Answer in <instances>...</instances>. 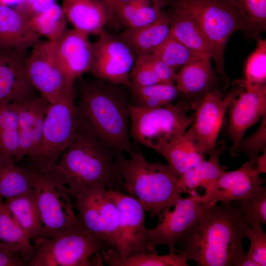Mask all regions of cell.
Wrapping results in <instances>:
<instances>
[{
	"label": "cell",
	"instance_id": "6da1fadb",
	"mask_svg": "<svg viewBox=\"0 0 266 266\" xmlns=\"http://www.w3.org/2000/svg\"><path fill=\"white\" fill-rule=\"evenodd\" d=\"M217 203L180 237L177 242L183 247L180 252L198 266H239L246 253L243 241L250 226L231 203Z\"/></svg>",
	"mask_w": 266,
	"mask_h": 266
},
{
	"label": "cell",
	"instance_id": "7a4b0ae2",
	"mask_svg": "<svg viewBox=\"0 0 266 266\" xmlns=\"http://www.w3.org/2000/svg\"><path fill=\"white\" fill-rule=\"evenodd\" d=\"M78 79V119L103 144L116 153L138 149L129 133L130 95L124 86L96 78Z\"/></svg>",
	"mask_w": 266,
	"mask_h": 266
},
{
	"label": "cell",
	"instance_id": "3957f363",
	"mask_svg": "<svg viewBox=\"0 0 266 266\" xmlns=\"http://www.w3.org/2000/svg\"><path fill=\"white\" fill-rule=\"evenodd\" d=\"M116 154L79 121L72 142L53 168L72 197L98 186L125 193L116 169Z\"/></svg>",
	"mask_w": 266,
	"mask_h": 266
},
{
	"label": "cell",
	"instance_id": "277c9868",
	"mask_svg": "<svg viewBox=\"0 0 266 266\" xmlns=\"http://www.w3.org/2000/svg\"><path fill=\"white\" fill-rule=\"evenodd\" d=\"M129 154V159L122 152L115 155L125 193L134 198L151 218L173 206L182 193L177 186L178 178L168 166L148 161L139 149Z\"/></svg>",
	"mask_w": 266,
	"mask_h": 266
},
{
	"label": "cell",
	"instance_id": "5b68a950",
	"mask_svg": "<svg viewBox=\"0 0 266 266\" xmlns=\"http://www.w3.org/2000/svg\"><path fill=\"white\" fill-rule=\"evenodd\" d=\"M164 6L181 12L197 24L214 52L215 72L225 89L230 85L224 66L227 43L236 31L242 32V18L234 0H163Z\"/></svg>",
	"mask_w": 266,
	"mask_h": 266
},
{
	"label": "cell",
	"instance_id": "8992f818",
	"mask_svg": "<svg viewBox=\"0 0 266 266\" xmlns=\"http://www.w3.org/2000/svg\"><path fill=\"white\" fill-rule=\"evenodd\" d=\"M34 242L35 252L28 262L29 266H102V252L110 248L80 225L56 237H39Z\"/></svg>",
	"mask_w": 266,
	"mask_h": 266
},
{
	"label": "cell",
	"instance_id": "52a82bcc",
	"mask_svg": "<svg viewBox=\"0 0 266 266\" xmlns=\"http://www.w3.org/2000/svg\"><path fill=\"white\" fill-rule=\"evenodd\" d=\"M75 88L50 103L44 120L40 143L27 168L39 174L50 170L72 142L78 125Z\"/></svg>",
	"mask_w": 266,
	"mask_h": 266
},
{
	"label": "cell",
	"instance_id": "ba28073f",
	"mask_svg": "<svg viewBox=\"0 0 266 266\" xmlns=\"http://www.w3.org/2000/svg\"><path fill=\"white\" fill-rule=\"evenodd\" d=\"M189 105L182 100L154 108L130 105V137L158 152L164 145L184 133L193 122Z\"/></svg>",
	"mask_w": 266,
	"mask_h": 266
},
{
	"label": "cell",
	"instance_id": "9c48e42d",
	"mask_svg": "<svg viewBox=\"0 0 266 266\" xmlns=\"http://www.w3.org/2000/svg\"><path fill=\"white\" fill-rule=\"evenodd\" d=\"M34 174V190L41 221L40 237L53 238L79 225L68 189L59 174L53 168Z\"/></svg>",
	"mask_w": 266,
	"mask_h": 266
},
{
	"label": "cell",
	"instance_id": "30bf717a",
	"mask_svg": "<svg viewBox=\"0 0 266 266\" xmlns=\"http://www.w3.org/2000/svg\"><path fill=\"white\" fill-rule=\"evenodd\" d=\"M80 226L95 237L117 251L119 213L106 188H88L73 196Z\"/></svg>",
	"mask_w": 266,
	"mask_h": 266
},
{
	"label": "cell",
	"instance_id": "8fae6325",
	"mask_svg": "<svg viewBox=\"0 0 266 266\" xmlns=\"http://www.w3.org/2000/svg\"><path fill=\"white\" fill-rule=\"evenodd\" d=\"M137 56L118 34L102 32L92 43L89 73L106 82L127 87Z\"/></svg>",
	"mask_w": 266,
	"mask_h": 266
},
{
	"label": "cell",
	"instance_id": "7c38bea8",
	"mask_svg": "<svg viewBox=\"0 0 266 266\" xmlns=\"http://www.w3.org/2000/svg\"><path fill=\"white\" fill-rule=\"evenodd\" d=\"M26 70L33 86L51 104L74 88V81L66 75L56 61L54 42L41 40L31 48Z\"/></svg>",
	"mask_w": 266,
	"mask_h": 266
},
{
	"label": "cell",
	"instance_id": "4fadbf2b",
	"mask_svg": "<svg viewBox=\"0 0 266 266\" xmlns=\"http://www.w3.org/2000/svg\"><path fill=\"white\" fill-rule=\"evenodd\" d=\"M216 203L207 201L202 195L196 194L181 198L171 210L167 208L158 216L157 226L146 229L148 239L154 245H166L169 252H179L175 245L184 233L211 205Z\"/></svg>",
	"mask_w": 266,
	"mask_h": 266
},
{
	"label": "cell",
	"instance_id": "5bb4252c",
	"mask_svg": "<svg viewBox=\"0 0 266 266\" xmlns=\"http://www.w3.org/2000/svg\"><path fill=\"white\" fill-rule=\"evenodd\" d=\"M107 190L119 213V238L117 253L126 257L157 252L155 245L147 237V229L144 224L145 211L140 203L125 193Z\"/></svg>",
	"mask_w": 266,
	"mask_h": 266
},
{
	"label": "cell",
	"instance_id": "9a60e30c",
	"mask_svg": "<svg viewBox=\"0 0 266 266\" xmlns=\"http://www.w3.org/2000/svg\"><path fill=\"white\" fill-rule=\"evenodd\" d=\"M240 90H232L223 97L220 89H213L207 93L193 108L194 119L190 128L198 146L206 154H210L215 149L224 117Z\"/></svg>",
	"mask_w": 266,
	"mask_h": 266
},
{
	"label": "cell",
	"instance_id": "2e32d148",
	"mask_svg": "<svg viewBox=\"0 0 266 266\" xmlns=\"http://www.w3.org/2000/svg\"><path fill=\"white\" fill-rule=\"evenodd\" d=\"M239 81L242 87L228 108L232 158L245 132L266 114V84H244Z\"/></svg>",
	"mask_w": 266,
	"mask_h": 266
},
{
	"label": "cell",
	"instance_id": "e0dca14e",
	"mask_svg": "<svg viewBox=\"0 0 266 266\" xmlns=\"http://www.w3.org/2000/svg\"><path fill=\"white\" fill-rule=\"evenodd\" d=\"M29 54L28 50L0 51V100L17 103L39 96L26 73Z\"/></svg>",
	"mask_w": 266,
	"mask_h": 266
},
{
	"label": "cell",
	"instance_id": "ac0fdd59",
	"mask_svg": "<svg viewBox=\"0 0 266 266\" xmlns=\"http://www.w3.org/2000/svg\"><path fill=\"white\" fill-rule=\"evenodd\" d=\"M54 54L62 70L74 81L90 70L92 43L88 35L74 29H66L54 42Z\"/></svg>",
	"mask_w": 266,
	"mask_h": 266
},
{
	"label": "cell",
	"instance_id": "d6986e66",
	"mask_svg": "<svg viewBox=\"0 0 266 266\" xmlns=\"http://www.w3.org/2000/svg\"><path fill=\"white\" fill-rule=\"evenodd\" d=\"M15 104L19 126L18 148L14 159L17 164L31 157L37 149L50 103L39 95Z\"/></svg>",
	"mask_w": 266,
	"mask_h": 266
},
{
	"label": "cell",
	"instance_id": "ffe728a7",
	"mask_svg": "<svg viewBox=\"0 0 266 266\" xmlns=\"http://www.w3.org/2000/svg\"><path fill=\"white\" fill-rule=\"evenodd\" d=\"M63 12L73 29L87 35H100L115 19L105 0H62Z\"/></svg>",
	"mask_w": 266,
	"mask_h": 266
},
{
	"label": "cell",
	"instance_id": "44dd1931",
	"mask_svg": "<svg viewBox=\"0 0 266 266\" xmlns=\"http://www.w3.org/2000/svg\"><path fill=\"white\" fill-rule=\"evenodd\" d=\"M218 76L210 60L200 58L181 66L176 73L175 85L184 100L193 109L207 93L218 88Z\"/></svg>",
	"mask_w": 266,
	"mask_h": 266
},
{
	"label": "cell",
	"instance_id": "7402d4cb",
	"mask_svg": "<svg viewBox=\"0 0 266 266\" xmlns=\"http://www.w3.org/2000/svg\"><path fill=\"white\" fill-rule=\"evenodd\" d=\"M265 183L256 167L247 162L237 169L223 172L213 192L206 197L202 196L208 202L231 203L244 197Z\"/></svg>",
	"mask_w": 266,
	"mask_h": 266
},
{
	"label": "cell",
	"instance_id": "603a6c76",
	"mask_svg": "<svg viewBox=\"0 0 266 266\" xmlns=\"http://www.w3.org/2000/svg\"><path fill=\"white\" fill-rule=\"evenodd\" d=\"M30 20L14 8L0 4V51L32 48L40 40Z\"/></svg>",
	"mask_w": 266,
	"mask_h": 266
},
{
	"label": "cell",
	"instance_id": "cb8c5ba5",
	"mask_svg": "<svg viewBox=\"0 0 266 266\" xmlns=\"http://www.w3.org/2000/svg\"><path fill=\"white\" fill-rule=\"evenodd\" d=\"M224 149L223 142H217L215 149L209 154L208 160H202L178 178L177 186L182 194H199L197 190L200 188L204 191L202 196L206 197L213 192L220 177L226 170L218 161Z\"/></svg>",
	"mask_w": 266,
	"mask_h": 266
},
{
	"label": "cell",
	"instance_id": "d4e9b609",
	"mask_svg": "<svg viewBox=\"0 0 266 266\" xmlns=\"http://www.w3.org/2000/svg\"><path fill=\"white\" fill-rule=\"evenodd\" d=\"M157 153L166 160L169 169L177 178L204 160L206 156L198 146L190 128Z\"/></svg>",
	"mask_w": 266,
	"mask_h": 266
},
{
	"label": "cell",
	"instance_id": "484cf974",
	"mask_svg": "<svg viewBox=\"0 0 266 266\" xmlns=\"http://www.w3.org/2000/svg\"><path fill=\"white\" fill-rule=\"evenodd\" d=\"M169 33V19L164 10L154 22L141 28L127 29L118 35L131 48L137 57L151 54Z\"/></svg>",
	"mask_w": 266,
	"mask_h": 266
},
{
	"label": "cell",
	"instance_id": "4316f807",
	"mask_svg": "<svg viewBox=\"0 0 266 266\" xmlns=\"http://www.w3.org/2000/svg\"><path fill=\"white\" fill-rule=\"evenodd\" d=\"M170 34L200 57L213 59V49L196 23L187 15L169 8Z\"/></svg>",
	"mask_w": 266,
	"mask_h": 266
},
{
	"label": "cell",
	"instance_id": "83f0119b",
	"mask_svg": "<svg viewBox=\"0 0 266 266\" xmlns=\"http://www.w3.org/2000/svg\"><path fill=\"white\" fill-rule=\"evenodd\" d=\"M117 21L127 29H136L158 19L164 10L163 0H133L123 3H109Z\"/></svg>",
	"mask_w": 266,
	"mask_h": 266
},
{
	"label": "cell",
	"instance_id": "f1b7e54d",
	"mask_svg": "<svg viewBox=\"0 0 266 266\" xmlns=\"http://www.w3.org/2000/svg\"><path fill=\"white\" fill-rule=\"evenodd\" d=\"M4 204L31 241L40 237L41 221L34 189L23 195L6 199Z\"/></svg>",
	"mask_w": 266,
	"mask_h": 266
},
{
	"label": "cell",
	"instance_id": "f546056e",
	"mask_svg": "<svg viewBox=\"0 0 266 266\" xmlns=\"http://www.w3.org/2000/svg\"><path fill=\"white\" fill-rule=\"evenodd\" d=\"M35 174L0 156V199L14 198L34 189Z\"/></svg>",
	"mask_w": 266,
	"mask_h": 266
},
{
	"label": "cell",
	"instance_id": "4dcf8cb0",
	"mask_svg": "<svg viewBox=\"0 0 266 266\" xmlns=\"http://www.w3.org/2000/svg\"><path fill=\"white\" fill-rule=\"evenodd\" d=\"M130 95V104L133 106L154 108L173 103L180 95L175 84L158 83L137 86L131 83L127 87Z\"/></svg>",
	"mask_w": 266,
	"mask_h": 266
},
{
	"label": "cell",
	"instance_id": "1f68e13d",
	"mask_svg": "<svg viewBox=\"0 0 266 266\" xmlns=\"http://www.w3.org/2000/svg\"><path fill=\"white\" fill-rule=\"evenodd\" d=\"M103 262L109 266H187V261L180 251L160 255L157 252L121 256L109 248L102 252Z\"/></svg>",
	"mask_w": 266,
	"mask_h": 266
},
{
	"label": "cell",
	"instance_id": "d6a6232c",
	"mask_svg": "<svg viewBox=\"0 0 266 266\" xmlns=\"http://www.w3.org/2000/svg\"><path fill=\"white\" fill-rule=\"evenodd\" d=\"M0 242L12 246L27 262L33 258L35 252V245L31 243L26 233L10 214L1 199H0Z\"/></svg>",
	"mask_w": 266,
	"mask_h": 266
},
{
	"label": "cell",
	"instance_id": "836d02e7",
	"mask_svg": "<svg viewBox=\"0 0 266 266\" xmlns=\"http://www.w3.org/2000/svg\"><path fill=\"white\" fill-rule=\"evenodd\" d=\"M18 142V117L15 104L0 100V156L14 161Z\"/></svg>",
	"mask_w": 266,
	"mask_h": 266
},
{
	"label": "cell",
	"instance_id": "e575fe53",
	"mask_svg": "<svg viewBox=\"0 0 266 266\" xmlns=\"http://www.w3.org/2000/svg\"><path fill=\"white\" fill-rule=\"evenodd\" d=\"M243 22L242 32L251 40L261 39L266 31V0H234Z\"/></svg>",
	"mask_w": 266,
	"mask_h": 266
},
{
	"label": "cell",
	"instance_id": "d590c367",
	"mask_svg": "<svg viewBox=\"0 0 266 266\" xmlns=\"http://www.w3.org/2000/svg\"><path fill=\"white\" fill-rule=\"evenodd\" d=\"M30 20L37 33L52 42H55L65 32L68 22L61 5L57 3Z\"/></svg>",
	"mask_w": 266,
	"mask_h": 266
},
{
	"label": "cell",
	"instance_id": "8d00e7d4",
	"mask_svg": "<svg viewBox=\"0 0 266 266\" xmlns=\"http://www.w3.org/2000/svg\"><path fill=\"white\" fill-rule=\"evenodd\" d=\"M249 226L266 224V187L261 186L244 197L231 202Z\"/></svg>",
	"mask_w": 266,
	"mask_h": 266
},
{
	"label": "cell",
	"instance_id": "74e56055",
	"mask_svg": "<svg viewBox=\"0 0 266 266\" xmlns=\"http://www.w3.org/2000/svg\"><path fill=\"white\" fill-rule=\"evenodd\" d=\"M151 54L175 70L189 62L203 58L190 50L170 33Z\"/></svg>",
	"mask_w": 266,
	"mask_h": 266
},
{
	"label": "cell",
	"instance_id": "f35d334b",
	"mask_svg": "<svg viewBox=\"0 0 266 266\" xmlns=\"http://www.w3.org/2000/svg\"><path fill=\"white\" fill-rule=\"evenodd\" d=\"M244 84H266V40L257 41L256 48L248 57L245 66Z\"/></svg>",
	"mask_w": 266,
	"mask_h": 266
},
{
	"label": "cell",
	"instance_id": "ab89813d",
	"mask_svg": "<svg viewBox=\"0 0 266 266\" xmlns=\"http://www.w3.org/2000/svg\"><path fill=\"white\" fill-rule=\"evenodd\" d=\"M266 151V114L262 117L261 122L258 129L250 135L243 137L238 143L234 157L240 153L245 154L247 162L256 167L257 160L260 153Z\"/></svg>",
	"mask_w": 266,
	"mask_h": 266
},
{
	"label": "cell",
	"instance_id": "60d3db41",
	"mask_svg": "<svg viewBox=\"0 0 266 266\" xmlns=\"http://www.w3.org/2000/svg\"><path fill=\"white\" fill-rule=\"evenodd\" d=\"M250 241L246 255L253 260L258 266H266V233L262 225L250 227L246 234Z\"/></svg>",
	"mask_w": 266,
	"mask_h": 266
},
{
	"label": "cell",
	"instance_id": "b9f144b4",
	"mask_svg": "<svg viewBox=\"0 0 266 266\" xmlns=\"http://www.w3.org/2000/svg\"><path fill=\"white\" fill-rule=\"evenodd\" d=\"M130 83L137 86H147L161 83L148 62L146 55L137 57L129 74Z\"/></svg>",
	"mask_w": 266,
	"mask_h": 266
},
{
	"label": "cell",
	"instance_id": "7bdbcfd3",
	"mask_svg": "<svg viewBox=\"0 0 266 266\" xmlns=\"http://www.w3.org/2000/svg\"><path fill=\"white\" fill-rule=\"evenodd\" d=\"M146 55L149 65L160 83L175 84L176 73L174 69L152 54Z\"/></svg>",
	"mask_w": 266,
	"mask_h": 266
},
{
	"label": "cell",
	"instance_id": "ee69618b",
	"mask_svg": "<svg viewBox=\"0 0 266 266\" xmlns=\"http://www.w3.org/2000/svg\"><path fill=\"white\" fill-rule=\"evenodd\" d=\"M56 0H24L14 8L31 19L45 11L54 3Z\"/></svg>",
	"mask_w": 266,
	"mask_h": 266
},
{
	"label": "cell",
	"instance_id": "f6af8a7d",
	"mask_svg": "<svg viewBox=\"0 0 266 266\" xmlns=\"http://www.w3.org/2000/svg\"><path fill=\"white\" fill-rule=\"evenodd\" d=\"M27 263L14 248L0 242V266H24Z\"/></svg>",
	"mask_w": 266,
	"mask_h": 266
},
{
	"label": "cell",
	"instance_id": "bcb514c9",
	"mask_svg": "<svg viewBox=\"0 0 266 266\" xmlns=\"http://www.w3.org/2000/svg\"><path fill=\"white\" fill-rule=\"evenodd\" d=\"M256 168L260 174L266 173V151L263 152L262 155H259L257 160Z\"/></svg>",
	"mask_w": 266,
	"mask_h": 266
},
{
	"label": "cell",
	"instance_id": "7dc6e473",
	"mask_svg": "<svg viewBox=\"0 0 266 266\" xmlns=\"http://www.w3.org/2000/svg\"><path fill=\"white\" fill-rule=\"evenodd\" d=\"M24 0H0V4L15 8Z\"/></svg>",
	"mask_w": 266,
	"mask_h": 266
},
{
	"label": "cell",
	"instance_id": "c3c4849f",
	"mask_svg": "<svg viewBox=\"0 0 266 266\" xmlns=\"http://www.w3.org/2000/svg\"><path fill=\"white\" fill-rule=\"evenodd\" d=\"M108 3H123L132 1L133 0H105Z\"/></svg>",
	"mask_w": 266,
	"mask_h": 266
}]
</instances>
